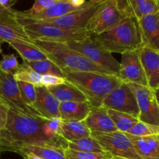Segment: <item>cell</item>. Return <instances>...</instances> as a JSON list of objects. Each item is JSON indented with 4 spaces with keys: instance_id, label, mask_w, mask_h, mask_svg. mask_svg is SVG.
<instances>
[{
    "instance_id": "obj_1",
    "label": "cell",
    "mask_w": 159,
    "mask_h": 159,
    "mask_svg": "<svg viewBox=\"0 0 159 159\" xmlns=\"http://www.w3.org/2000/svg\"><path fill=\"white\" fill-rule=\"evenodd\" d=\"M44 118L34 116L9 110L4 130L5 152L15 153L24 146H43L65 150V147L47 134Z\"/></svg>"
},
{
    "instance_id": "obj_2",
    "label": "cell",
    "mask_w": 159,
    "mask_h": 159,
    "mask_svg": "<svg viewBox=\"0 0 159 159\" xmlns=\"http://www.w3.org/2000/svg\"><path fill=\"white\" fill-rule=\"evenodd\" d=\"M90 37L112 54H123L142 48L138 22L132 12L113 29L100 34H90Z\"/></svg>"
},
{
    "instance_id": "obj_3",
    "label": "cell",
    "mask_w": 159,
    "mask_h": 159,
    "mask_svg": "<svg viewBox=\"0 0 159 159\" xmlns=\"http://www.w3.org/2000/svg\"><path fill=\"white\" fill-rule=\"evenodd\" d=\"M64 78L80 90L94 108L102 107L109 93L123 82L113 75L85 71H65Z\"/></svg>"
},
{
    "instance_id": "obj_4",
    "label": "cell",
    "mask_w": 159,
    "mask_h": 159,
    "mask_svg": "<svg viewBox=\"0 0 159 159\" xmlns=\"http://www.w3.org/2000/svg\"><path fill=\"white\" fill-rule=\"evenodd\" d=\"M34 42L48 55V58L62 70L63 73L65 71H85L112 75L65 43L43 40H34Z\"/></svg>"
},
{
    "instance_id": "obj_5",
    "label": "cell",
    "mask_w": 159,
    "mask_h": 159,
    "mask_svg": "<svg viewBox=\"0 0 159 159\" xmlns=\"http://www.w3.org/2000/svg\"><path fill=\"white\" fill-rule=\"evenodd\" d=\"M65 44L71 49L82 54L96 65L107 70L112 75L118 77L120 62L113 57L112 53L109 52L94 41L90 36L82 40L65 43Z\"/></svg>"
},
{
    "instance_id": "obj_6",
    "label": "cell",
    "mask_w": 159,
    "mask_h": 159,
    "mask_svg": "<svg viewBox=\"0 0 159 159\" xmlns=\"http://www.w3.org/2000/svg\"><path fill=\"white\" fill-rule=\"evenodd\" d=\"M28 37L34 40L68 43L89 37L85 29H64L45 23H32L23 26Z\"/></svg>"
},
{
    "instance_id": "obj_7",
    "label": "cell",
    "mask_w": 159,
    "mask_h": 159,
    "mask_svg": "<svg viewBox=\"0 0 159 159\" xmlns=\"http://www.w3.org/2000/svg\"><path fill=\"white\" fill-rule=\"evenodd\" d=\"M120 9L117 0H103L85 26L90 34H100L117 26L128 14Z\"/></svg>"
},
{
    "instance_id": "obj_8",
    "label": "cell",
    "mask_w": 159,
    "mask_h": 159,
    "mask_svg": "<svg viewBox=\"0 0 159 159\" xmlns=\"http://www.w3.org/2000/svg\"><path fill=\"white\" fill-rule=\"evenodd\" d=\"M95 2L96 0H57L54 4L37 15L25 16L22 13L21 11L16 10V16L17 21L22 26H24L26 25L32 24L42 20L63 16L67 14L91 6Z\"/></svg>"
},
{
    "instance_id": "obj_9",
    "label": "cell",
    "mask_w": 159,
    "mask_h": 159,
    "mask_svg": "<svg viewBox=\"0 0 159 159\" xmlns=\"http://www.w3.org/2000/svg\"><path fill=\"white\" fill-rule=\"evenodd\" d=\"M92 137L96 138L104 152L110 155L128 159H142L126 133L92 132Z\"/></svg>"
},
{
    "instance_id": "obj_10",
    "label": "cell",
    "mask_w": 159,
    "mask_h": 159,
    "mask_svg": "<svg viewBox=\"0 0 159 159\" xmlns=\"http://www.w3.org/2000/svg\"><path fill=\"white\" fill-rule=\"evenodd\" d=\"M0 98L11 110L30 116H41L38 112L23 102L18 83L14 79L13 75L8 74L2 70H0Z\"/></svg>"
},
{
    "instance_id": "obj_11",
    "label": "cell",
    "mask_w": 159,
    "mask_h": 159,
    "mask_svg": "<svg viewBox=\"0 0 159 159\" xmlns=\"http://www.w3.org/2000/svg\"><path fill=\"white\" fill-rule=\"evenodd\" d=\"M102 107L107 110H113L133 116L139 119L140 110L134 94L124 82L110 92L105 98Z\"/></svg>"
},
{
    "instance_id": "obj_12",
    "label": "cell",
    "mask_w": 159,
    "mask_h": 159,
    "mask_svg": "<svg viewBox=\"0 0 159 159\" xmlns=\"http://www.w3.org/2000/svg\"><path fill=\"white\" fill-rule=\"evenodd\" d=\"M134 94L140 110L139 120L159 127V104L155 92L149 87L127 84Z\"/></svg>"
},
{
    "instance_id": "obj_13",
    "label": "cell",
    "mask_w": 159,
    "mask_h": 159,
    "mask_svg": "<svg viewBox=\"0 0 159 159\" xmlns=\"http://www.w3.org/2000/svg\"><path fill=\"white\" fill-rule=\"evenodd\" d=\"M140 52L141 49L128 51L122 54L118 78L126 84H138L148 87Z\"/></svg>"
},
{
    "instance_id": "obj_14",
    "label": "cell",
    "mask_w": 159,
    "mask_h": 159,
    "mask_svg": "<svg viewBox=\"0 0 159 159\" xmlns=\"http://www.w3.org/2000/svg\"><path fill=\"white\" fill-rule=\"evenodd\" d=\"M103 0H96L91 6H87L84 9H79L69 14L50 20H42L35 23H45L53 25L64 29H85V26L89 21L91 17L95 13L98 6L102 2Z\"/></svg>"
},
{
    "instance_id": "obj_15",
    "label": "cell",
    "mask_w": 159,
    "mask_h": 159,
    "mask_svg": "<svg viewBox=\"0 0 159 159\" xmlns=\"http://www.w3.org/2000/svg\"><path fill=\"white\" fill-rule=\"evenodd\" d=\"M0 40L10 43L13 40L34 43L26 34L24 27L17 21L16 9L0 7Z\"/></svg>"
},
{
    "instance_id": "obj_16",
    "label": "cell",
    "mask_w": 159,
    "mask_h": 159,
    "mask_svg": "<svg viewBox=\"0 0 159 159\" xmlns=\"http://www.w3.org/2000/svg\"><path fill=\"white\" fill-rule=\"evenodd\" d=\"M37 89V99L34 109L44 119H61V102L49 91L48 87L38 86Z\"/></svg>"
},
{
    "instance_id": "obj_17",
    "label": "cell",
    "mask_w": 159,
    "mask_h": 159,
    "mask_svg": "<svg viewBox=\"0 0 159 159\" xmlns=\"http://www.w3.org/2000/svg\"><path fill=\"white\" fill-rule=\"evenodd\" d=\"M138 22L142 47L159 52V11L143 17Z\"/></svg>"
},
{
    "instance_id": "obj_18",
    "label": "cell",
    "mask_w": 159,
    "mask_h": 159,
    "mask_svg": "<svg viewBox=\"0 0 159 159\" xmlns=\"http://www.w3.org/2000/svg\"><path fill=\"white\" fill-rule=\"evenodd\" d=\"M140 55L148 87L154 92H156L159 89V52L142 47Z\"/></svg>"
},
{
    "instance_id": "obj_19",
    "label": "cell",
    "mask_w": 159,
    "mask_h": 159,
    "mask_svg": "<svg viewBox=\"0 0 159 159\" xmlns=\"http://www.w3.org/2000/svg\"><path fill=\"white\" fill-rule=\"evenodd\" d=\"M84 121L92 132L112 133L119 131L108 114L107 110L102 107L98 108L93 107Z\"/></svg>"
},
{
    "instance_id": "obj_20",
    "label": "cell",
    "mask_w": 159,
    "mask_h": 159,
    "mask_svg": "<svg viewBox=\"0 0 159 159\" xmlns=\"http://www.w3.org/2000/svg\"><path fill=\"white\" fill-rule=\"evenodd\" d=\"M127 135L141 158L159 159V134L146 137Z\"/></svg>"
},
{
    "instance_id": "obj_21",
    "label": "cell",
    "mask_w": 159,
    "mask_h": 159,
    "mask_svg": "<svg viewBox=\"0 0 159 159\" xmlns=\"http://www.w3.org/2000/svg\"><path fill=\"white\" fill-rule=\"evenodd\" d=\"M92 107L89 102H61L60 115L61 120L84 121L91 112Z\"/></svg>"
},
{
    "instance_id": "obj_22",
    "label": "cell",
    "mask_w": 159,
    "mask_h": 159,
    "mask_svg": "<svg viewBox=\"0 0 159 159\" xmlns=\"http://www.w3.org/2000/svg\"><path fill=\"white\" fill-rule=\"evenodd\" d=\"M48 89L60 102H88L83 93L66 80L63 83L49 86Z\"/></svg>"
},
{
    "instance_id": "obj_23",
    "label": "cell",
    "mask_w": 159,
    "mask_h": 159,
    "mask_svg": "<svg viewBox=\"0 0 159 159\" xmlns=\"http://www.w3.org/2000/svg\"><path fill=\"white\" fill-rule=\"evenodd\" d=\"M9 44L17 51L23 59V61H36L48 59V55L34 43L13 40L9 43Z\"/></svg>"
},
{
    "instance_id": "obj_24",
    "label": "cell",
    "mask_w": 159,
    "mask_h": 159,
    "mask_svg": "<svg viewBox=\"0 0 159 159\" xmlns=\"http://www.w3.org/2000/svg\"><path fill=\"white\" fill-rule=\"evenodd\" d=\"M61 131L62 136L67 141L92 136V131L85 121L62 120Z\"/></svg>"
},
{
    "instance_id": "obj_25",
    "label": "cell",
    "mask_w": 159,
    "mask_h": 159,
    "mask_svg": "<svg viewBox=\"0 0 159 159\" xmlns=\"http://www.w3.org/2000/svg\"><path fill=\"white\" fill-rule=\"evenodd\" d=\"M132 14L138 21L159 11L157 0H128Z\"/></svg>"
},
{
    "instance_id": "obj_26",
    "label": "cell",
    "mask_w": 159,
    "mask_h": 159,
    "mask_svg": "<svg viewBox=\"0 0 159 159\" xmlns=\"http://www.w3.org/2000/svg\"><path fill=\"white\" fill-rule=\"evenodd\" d=\"M20 152H31L43 159H68L65 157L64 150L52 147L24 146L16 149L15 153L18 154Z\"/></svg>"
},
{
    "instance_id": "obj_27",
    "label": "cell",
    "mask_w": 159,
    "mask_h": 159,
    "mask_svg": "<svg viewBox=\"0 0 159 159\" xmlns=\"http://www.w3.org/2000/svg\"><path fill=\"white\" fill-rule=\"evenodd\" d=\"M23 63L26 64L36 72L43 75H51L64 78V73L62 70L49 58L46 60L36 61H23Z\"/></svg>"
},
{
    "instance_id": "obj_28",
    "label": "cell",
    "mask_w": 159,
    "mask_h": 159,
    "mask_svg": "<svg viewBox=\"0 0 159 159\" xmlns=\"http://www.w3.org/2000/svg\"><path fill=\"white\" fill-rule=\"evenodd\" d=\"M68 148L75 151L93 153H105L102 146L93 137L81 138L72 141H68Z\"/></svg>"
},
{
    "instance_id": "obj_29",
    "label": "cell",
    "mask_w": 159,
    "mask_h": 159,
    "mask_svg": "<svg viewBox=\"0 0 159 159\" xmlns=\"http://www.w3.org/2000/svg\"><path fill=\"white\" fill-rule=\"evenodd\" d=\"M13 77L16 82H26V83L32 84L36 87L43 86L42 85L43 75L36 72L30 67L24 63L20 65V68L13 75Z\"/></svg>"
},
{
    "instance_id": "obj_30",
    "label": "cell",
    "mask_w": 159,
    "mask_h": 159,
    "mask_svg": "<svg viewBox=\"0 0 159 159\" xmlns=\"http://www.w3.org/2000/svg\"><path fill=\"white\" fill-rule=\"evenodd\" d=\"M107 111L116 128L123 133H127L130 129L139 121V119L127 113L113 110H107Z\"/></svg>"
},
{
    "instance_id": "obj_31",
    "label": "cell",
    "mask_w": 159,
    "mask_h": 159,
    "mask_svg": "<svg viewBox=\"0 0 159 159\" xmlns=\"http://www.w3.org/2000/svg\"><path fill=\"white\" fill-rule=\"evenodd\" d=\"M126 134L135 137L152 136L159 134V127L139 120Z\"/></svg>"
},
{
    "instance_id": "obj_32",
    "label": "cell",
    "mask_w": 159,
    "mask_h": 159,
    "mask_svg": "<svg viewBox=\"0 0 159 159\" xmlns=\"http://www.w3.org/2000/svg\"><path fill=\"white\" fill-rule=\"evenodd\" d=\"M22 99L28 107L34 108V105L37 99V87L32 84L23 82H17Z\"/></svg>"
},
{
    "instance_id": "obj_33",
    "label": "cell",
    "mask_w": 159,
    "mask_h": 159,
    "mask_svg": "<svg viewBox=\"0 0 159 159\" xmlns=\"http://www.w3.org/2000/svg\"><path fill=\"white\" fill-rule=\"evenodd\" d=\"M65 157L68 159H108L110 154L107 153H93L75 151L67 148L64 150Z\"/></svg>"
},
{
    "instance_id": "obj_34",
    "label": "cell",
    "mask_w": 159,
    "mask_h": 159,
    "mask_svg": "<svg viewBox=\"0 0 159 159\" xmlns=\"http://www.w3.org/2000/svg\"><path fill=\"white\" fill-rule=\"evenodd\" d=\"M20 64L15 54H4L0 61V68L4 72L14 75L20 68Z\"/></svg>"
},
{
    "instance_id": "obj_35",
    "label": "cell",
    "mask_w": 159,
    "mask_h": 159,
    "mask_svg": "<svg viewBox=\"0 0 159 159\" xmlns=\"http://www.w3.org/2000/svg\"><path fill=\"white\" fill-rule=\"evenodd\" d=\"M57 0H37L34 3L32 7L27 10L21 11L22 13L25 16H34L40 13L48 7L52 6L56 2Z\"/></svg>"
},
{
    "instance_id": "obj_36",
    "label": "cell",
    "mask_w": 159,
    "mask_h": 159,
    "mask_svg": "<svg viewBox=\"0 0 159 159\" xmlns=\"http://www.w3.org/2000/svg\"><path fill=\"white\" fill-rule=\"evenodd\" d=\"M10 109L7 106V104L0 98V129L5 130L7 124L9 112Z\"/></svg>"
},
{
    "instance_id": "obj_37",
    "label": "cell",
    "mask_w": 159,
    "mask_h": 159,
    "mask_svg": "<svg viewBox=\"0 0 159 159\" xmlns=\"http://www.w3.org/2000/svg\"><path fill=\"white\" fill-rule=\"evenodd\" d=\"M65 82V78H61L55 75H43L42 85L45 87H49L53 86V85H59V84H61Z\"/></svg>"
},
{
    "instance_id": "obj_38",
    "label": "cell",
    "mask_w": 159,
    "mask_h": 159,
    "mask_svg": "<svg viewBox=\"0 0 159 159\" xmlns=\"http://www.w3.org/2000/svg\"><path fill=\"white\" fill-rule=\"evenodd\" d=\"M16 2V0H0V7L6 9H12Z\"/></svg>"
},
{
    "instance_id": "obj_39",
    "label": "cell",
    "mask_w": 159,
    "mask_h": 159,
    "mask_svg": "<svg viewBox=\"0 0 159 159\" xmlns=\"http://www.w3.org/2000/svg\"><path fill=\"white\" fill-rule=\"evenodd\" d=\"M18 155L23 157L24 159H43L40 158V157L37 156V155L28 152H20L18 153Z\"/></svg>"
},
{
    "instance_id": "obj_40",
    "label": "cell",
    "mask_w": 159,
    "mask_h": 159,
    "mask_svg": "<svg viewBox=\"0 0 159 159\" xmlns=\"http://www.w3.org/2000/svg\"><path fill=\"white\" fill-rule=\"evenodd\" d=\"M4 139H5V134L4 130L0 129V152H4Z\"/></svg>"
},
{
    "instance_id": "obj_41",
    "label": "cell",
    "mask_w": 159,
    "mask_h": 159,
    "mask_svg": "<svg viewBox=\"0 0 159 159\" xmlns=\"http://www.w3.org/2000/svg\"><path fill=\"white\" fill-rule=\"evenodd\" d=\"M108 159H128V158H122V157H118V156H113V155H110Z\"/></svg>"
},
{
    "instance_id": "obj_42",
    "label": "cell",
    "mask_w": 159,
    "mask_h": 159,
    "mask_svg": "<svg viewBox=\"0 0 159 159\" xmlns=\"http://www.w3.org/2000/svg\"><path fill=\"white\" fill-rule=\"evenodd\" d=\"M155 95H156L157 100H158V104H159V89H158V90H157V91L155 92Z\"/></svg>"
},
{
    "instance_id": "obj_43",
    "label": "cell",
    "mask_w": 159,
    "mask_h": 159,
    "mask_svg": "<svg viewBox=\"0 0 159 159\" xmlns=\"http://www.w3.org/2000/svg\"><path fill=\"white\" fill-rule=\"evenodd\" d=\"M2 43H4V42H3L2 40H0V54H2V47H1Z\"/></svg>"
},
{
    "instance_id": "obj_44",
    "label": "cell",
    "mask_w": 159,
    "mask_h": 159,
    "mask_svg": "<svg viewBox=\"0 0 159 159\" xmlns=\"http://www.w3.org/2000/svg\"><path fill=\"white\" fill-rule=\"evenodd\" d=\"M157 2H158V6H159V0H157Z\"/></svg>"
},
{
    "instance_id": "obj_45",
    "label": "cell",
    "mask_w": 159,
    "mask_h": 159,
    "mask_svg": "<svg viewBox=\"0 0 159 159\" xmlns=\"http://www.w3.org/2000/svg\"><path fill=\"white\" fill-rule=\"evenodd\" d=\"M0 70H1V68H0Z\"/></svg>"
}]
</instances>
